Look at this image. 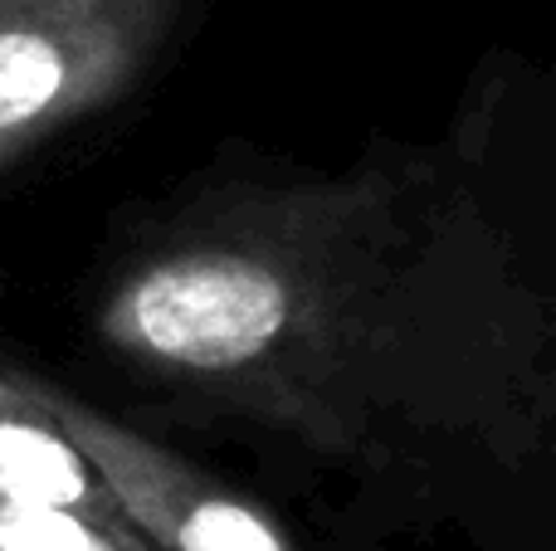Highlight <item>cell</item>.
I'll return each mask as SVG.
<instances>
[{
  "instance_id": "3957f363",
  "label": "cell",
  "mask_w": 556,
  "mask_h": 551,
  "mask_svg": "<svg viewBox=\"0 0 556 551\" xmlns=\"http://www.w3.org/2000/svg\"><path fill=\"white\" fill-rule=\"evenodd\" d=\"M29 386L88 454V464L98 469V478L142 542H156L162 551H288L283 533L269 517L235 498L225 484H215L205 469L186 464L142 430L103 415L49 381L29 376Z\"/></svg>"
},
{
  "instance_id": "7a4b0ae2",
  "label": "cell",
  "mask_w": 556,
  "mask_h": 551,
  "mask_svg": "<svg viewBox=\"0 0 556 551\" xmlns=\"http://www.w3.org/2000/svg\"><path fill=\"white\" fill-rule=\"evenodd\" d=\"M172 15L176 0H0V171L113 107Z\"/></svg>"
},
{
  "instance_id": "8992f818",
  "label": "cell",
  "mask_w": 556,
  "mask_h": 551,
  "mask_svg": "<svg viewBox=\"0 0 556 551\" xmlns=\"http://www.w3.org/2000/svg\"><path fill=\"white\" fill-rule=\"evenodd\" d=\"M0 551H10V547H5V533H0Z\"/></svg>"
},
{
  "instance_id": "6da1fadb",
  "label": "cell",
  "mask_w": 556,
  "mask_h": 551,
  "mask_svg": "<svg viewBox=\"0 0 556 551\" xmlns=\"http://www.w3.org/2000/svg\"><path fill=\"white\" fill-rule=\"evenodd\" d=\"M117 361L327 454L518 435L552 396V308L434 166L250 195L172 234L98 303Z\"/></svg>"
},
{
  "instance_id": "277c9868",
  "label": "cell",
  "mask_w": 556,
  "mask_h": 551,
  "mask_svg": "<svg viewBox=\"0 0 556 551\" xmlns=\"http://www.w3.org/2000/svg\"><path fill=\"white\" fill-rule=\"evenodd\" d=\"M0 498L84 517L98 533L117 537L123 547H142L137 527L127 523V513L108 494L88 454L68 439L54 410L35 396L29 376L5 367H0Z\"/></svg>"
},
{
  "instance_id": "5b68a950",
  "label": "cell",
  "mask_w": 556,
  "mask_h": 551,
  "mask_svg": "<svg viewBox=\"0 0 556 551\" xmlns=\"http://www.w3.org/2000/svg\"><path fill=\"white\" fill-rule=\"evenodd\" d=\"M0 533L10 551H132L117 537L98 533L84 517L54 513V508H25L0 498Z\"/></svg>"
}]
</instances>
